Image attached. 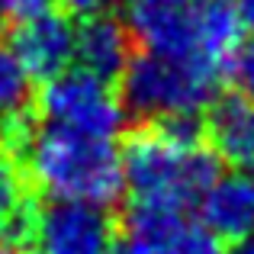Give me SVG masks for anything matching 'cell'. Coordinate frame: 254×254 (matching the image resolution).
Here are the masks:
<instances>
[{"instance_id": "1", "label": "cell", "mask_w": 254, "mask_h": 254, "mask_svg": "<svg viewBox=\"0 0 254 254\" xmlns=\"http://www.w3.org/2000/svg\"><path fill=\"white\" fill-rule=\"evenodd\" d=\"M126 206L164 212H187L199 206L203 193L219 180L222 161L206 142L190 145L164 132L158 123H135L119 145Z\"/></svg>"}, {"instance_id": "2", "label": "cell", "mask_w": 254, "mask_h": 254, "mask_svg": "<svg viewBox=\"0 0 254 254\" xmlns=\"http://www.w3.org/2000/svg\"><path fill=\"white\" fill-rule=\"evenodd\" d=\"M23 171L39 196L113 206L126 190L123 161L113 138L84 135L39 119L23 148Z\"/></svg>"}, {"instance_id": "3", "label": "cell", "mask_w": 254, "mask_h": 254, "mask_svg": "<svg viewBox=\"0 0 254 254\" xmlns=\"http://www.w3.org/2000/svg\"><path fill=\"white\" fill-rule=\"evenodd\" d=\"M126 26L135 39V49L203 64L222 77L242 45V23L232 0H126Z\"/></svg>"}, {"instance_id": "4", "label": "cell", "mask_w": 254, "mask_h": 254, "mask_svg": "<svg viewBox=\"0 0 254 254\" xmlns=\"http://www.w3.org/2000/svg\"><path fill=\"white\" fill-rule=\"evenodd\" d=\"M225 77L212 68L135 49L119 77V103L135 123H158L174 116H203L219 97Z\"/></svg>"}, {"instance_id": "5", "label": "cell", "mask_w": 254, "mask_h": 254, "mask_svg": "<svg viewBox=\"0 0 254 254\" xmlns=\"http://www.w3.org/2000/svg\"><path fill=\"white\" fill-rule=\"evenodd\" d=\"M36 113L42 123L100 138L116 135L126 116L113 84H103L81 68H68L64 74L45 81L36 93Z\"/></svg>"}, {"instance_id": "6", "label": "cell", "mask_w": 254, "mask_h": 254, "mask_svg": "<svg viewBox=\"0 0 254 254\" xmlns=\"http://www.w3.org/2000/svg\"><path fill=\"white\" fill-rule=\"evenodd\" d=\"M74 42H77V26L71 23V13L64 10H32L26 16L10 19L6 29V45L29 74V81H52L64 74L74 62Z\"/></svg>"}, {"instance_id": "7", "label": "cell", "mask_w": 254, "mask_h": 254, "mask_svg": "<svg viewBox=\"0 0 254 254\" xmlns=\"http://www.w3.org/2000/svg\"><path fill=\"white\" fill-rule=\"evenodd\" d=\"M116 235L119 219L106 206L55 199L39 209L32 254H110Z\"/></svg>"}, {"instance_id": "8", "label": "cell", "mask_w": 254, "mask_h": 254, "mask_svg": "<svg viewBox=\"0 0 254 254\" xmlns=\"http://www.w3.org/2000/svg\"><path fill=\"white\" fill-rule=\"evenodd\" d=\"M119 232L135 238L142 254H222L219 238L203 222L187 219V212L126 206Z\"/></svg>"}, {"instance_id": "9", "label": "cell", "mask_w": 254, "mask_h": 254, "mask_svg": "<svg viewBox=\"0 0 254 254\" xmlns=\"http://www.w3.org/2000/svg\"><path fill=\"white\" fill-rule=\"evenodd\" d=\"M132 52H135V39L119 16L97 13V16L81 19L74 42V62L81 71L100 77L103 84H116L129 64Z\"/></svg>"}, {"instance_id": "10", "label": "cell", "mask_w": 254, "mask_h": 254, "mask_svg": "<svg viewBox=\"0 0 254 254\" xmlns=\"http://www.w3.org/2000/svg\"><path fill=\"white\" fill-rule=\"evenodd\" d=\"M39 193L32 190L23 161L6 145H0V242L32 254L39 225Z\"/></svg>"}, {"instance_id": "11", "label": "cell", "mask_w": 254, "mask_h": 254, "mask_svg": "<svg viewBox=\"0 0 254 254\" xmlns=\"http://www.w3.org/2000/svg\"><path fill=\"white\" fill-rule=\"evenodd\" d=\"M206 145L232 168H254V103L238 90L219 93L203 113Z\"/></svg>"}, {"instance_id": "12", "label": "cell", "mask_w": 254, "mask_h": 254, "mask_svg": "<svg viewBox=\"0 0 254 254\" xmlns=\"http://www.w3.org/2000/svg\"><path fill=\"white\" fill-rule=\"evenodd\" d=\"M39 126L36 93L32 81L10 52V45L0 42V145L23 158V148Z\"/></svg>"}, {"instance_id": "13", "label": "cell", "mask_w": 254, "mask_h": 254, "mask_svg": "<svg viewBox=\"0 0 254 254\" xmlns=\"http://www.w3.org/2000/svg\"><path fill=\"white\" fill-rule=\"evenodd\" d=\"M199 222L216 238L238 242L254 232V180L245 174H219L199 199Z\"/></svg>"}, {"instance_id": "14", "label": "cell", "mask_w": 254, "mask_h": 254, "mask_svg": "<svg viewBox=\"0 0 254 254\" xmlns=\"http://www.w3.org/2000/svg\"><path fill=\"white\" fill-rule=\"evenodd\" d=\"M225 77H232L235 90L254 103V42L238 45V52L232 55V62H229V71H225Z\"/></svg>"}, {"instance_id": "15", "label": "cell", "mask_w": 254, "mask_h": 254, "mask_svg": "<svg viewBox=\"0 0 254 254\" xmlns=\"http://www.w3.org/2000/svg\"><path fill=\"white\" fill-rule=\"evenodd\" d=\"M62 10L71 13L77 19H87V16H97V13H110L113 0H62Z\"/></svg>"}, {"instance_id": "16", "label": "cell", "mask_w": 254, "mask_h": 254, "mask_svg": "<svg viewBox=\"0 0 254 254\" xmlns=\"http://www.w3.org/2000/svg\"><path fill=\"white\" fill-rule=\"evenodd\" d=\"M52 0H0V16L6 19H16V16H26V13L32 10H42V6H49Z\"/></svg>"}, {"instance_id": "17", "label": "cell", "mask_w": 254, "mask_h": 254, "mask_svg": "<svg viewBox=\"0 0 254 254\" xmlns=\"http://www.w3.org/2000/svg\"><path fill=\"white\" fill-rule=\"evenodd\" d=\"M232 3H235V13H238L242 29H248L254 36V0H232Z\"/></svg>"}, {"instance_id": "18", "label": "cell", "mask_w": 254, "mask_h": 254, "mask_svg": "<svg viewBox=\"0 0 254 254\" xmlns=\"http://www.w3.org/2000/svg\"><path fill=\"white\" fill-rule=\"evenodd\" d=\"M229 254H254V232H248V235L238 238V242H232Z\"/></svg>"}, {"instance_id": "19", "label": "cell", "mask_w": 254, "mask_h": 254, "mask_svg": "<svg viewBox=\"0 0 254 254\" xmlns=\"http://www.w3.org/2000/svg\"><path fill=\"white\" fill-rule=\"evenodd\" d=\"M0 254H23V251H16L13 245H6V242H0Z\"/></svg>"}, {"instance_id": "20", "label": "cell", "mask_w": 254, "mask_h": 254, "mask_svg": "<svg viewBox=\"0 0 254 254\" xmlns=\"http://www.w3.org/2000/svg\"><path fill=\"white\" fill-rule=\"evenodd\" d=\"M158 3H193V0H158Z\"/></svg>"}]
</instances>
